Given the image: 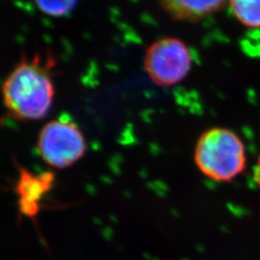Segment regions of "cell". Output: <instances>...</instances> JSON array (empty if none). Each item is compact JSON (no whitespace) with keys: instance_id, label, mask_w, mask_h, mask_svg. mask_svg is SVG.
<instances>
[{"instance_id":"cell-1","label":"cell","mask_w":260,"mask_h":260,"mask_svg":"<svg viewBox=\"0 0 260 260\" xmlns=\"http://www.w3.org/2000/svg\"><path fill=\"white\" fill-rule=\"evenodd\" d=\"M51 56L23 58L2 84L5 108L16 120L37 121L50 110L55 94Z\"/></svg>"},{"instance_id":"cell-2","label":"cell","mask_w":260,"mask_h":260,"mask_svg":"<svg viewBox=\"0 0 260 260\" xmlns=\"http://www.w3.org/2000/svg\"><path fill=\"white\" fill-rule=\"evenodd\" d=\"M194 160L205 177L217 182H231L246 170V147L233 130L211 127L197 141Z\"/></svg>"},{"instance_id":"cell-3","label":"cell","mask_w":260,"mask_h":260,"mask_svg":"<svg viewBox=\"0 0 260 260\" xmlns=\"http://www.w3.org/2000/svg\"><path fill=\"white\" fill-rule=\"evenodd\" d=\"M192 54L185 43L176 37H164L153 42L144 56V67L149 79L161 87L180 83L189 75Z\"/></svg>"},{"instance_id":"cell-4","label":"cell","mask_w":260,"mask_h":260,"mask_svg":"<svg viewBox=\"0 0 260 260\" xmlns=\"http://www.w3.org/2000/svg\"><path fill=\"white\" fill-rule=\"evenodd\" d=\"M37 147L43 160L57 169L71 167L83 157L87 149L82 131L64 119L47 122L39 134Z\"/></svg>"},{"instance_id":"cell-5","label":"cell","mask_w":260,"mask_h":260,"mask_svg":"<svg viewBox=\"0 0 260 260\" xmlns=\"http://www.w3.org/2000/svg\"><path fill=\"white\" fill-rule=\"evenodd\" d=\"M53 181L54 175L51 173L33 175L27 170H20L17 184L20 212L29 218L37 216L41 203L50 191Z\"/></svg>"},{"instance_id":"cell-6","label":"cell","mask_w":260,"mask_h":260,"mask_svg":"<svg viewBox=\"0 0 260 260\" xmlns=\"http://www.w3.org/2000/svg\"><path fill=\"white\" fill-rule=\"evenodd\" d=\"M172 19L196 22L223 9L230 0H158Z\"/></svg>"},{"instance_id":"cell-7","label":"cell","mask_w":260,"mask_h":260,"mask_svg":"<svg viewBox=\"0 0 260 260\" xmlns=\"http://www.w3.org/2000/svg\"><path fill=\"white\" fill-rule=\"evenodd\" d=\"M229 4L234 18L242 25L260 27V0H230Z\"/></svg>"},{"instance_id":"cell-8","label":"cell","mask_w":260,"mask_h":260,"mask_svg":"<svg viewBox=\"0 0 260 260\" xmlns=\"http://www.w3.org/2000/svg\"><path fill=\"white\" fill-rule=\"evenodd\" d=\"M78 0H35L38 8L50 17H64L75 9Z\"/></svg>"},{"instance_id":"cell-9","label":"cell","mask_w":260,"mask_h":260,"mask_svg":"<svg viewBox=\"0 0 260 260\" xmlns=\"http://www.w3.org/2000/svg\"><path fill=\"white\" fill-rule=\"evenodd\" d=\"M253 179H254L256 185L260 188V156L257 160L255 167H254V170H253Z\"/></svg>"}]
</instances>
